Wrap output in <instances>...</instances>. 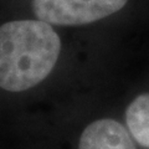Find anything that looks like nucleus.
<instances>
[{
	"instance_id": "1",
	"label": "nucleus",
	"mask_w": 149,
	"mask_h": 149,
	"mask_svg": "<svg viewBox=\"0 0 149 149\" xmlns=\"http://www.w3.org/2000/svg\"><path fill=\"white\" fill-rule=\"evenodd\" d=\"M61 40L49 22L14 20L0 26V88L21 92L35 87L57 63Z\"/></svg>"
},
{
	"instance_id": "2",
	"label": "nucleus",
	"mask_w": 149,
	"mask_h": 149,
	"mask_svg": "<svg viewBox=\"0 0 149 149\" xmlns=\"http://www.w3.org/2000/svg\"><path fill=\"white\" fill-rule=\"evenodd\" d=\"M128 0H32L39 20L51 25L74 26L102 20L123 9Z\"/></svg>"
},
{
	"instance_id": "3",
	"label": "nucleus",
	"mask_w": 149,
	"mask_h": 149,
	"mask_svg": "<svg viewBox=\"0 0 149 149\" xmlns=\"http://www.w3.org/2000/svg\"><path fill=\"white\" fill-rule=\"evenodd\" d=\"M78 149H137L129 130L116 119L102 118L83 129Z\"/></svg>"
},
{
	"instance_id": "4",
	"label": "nucleus",
	"mask_w": 149,
	"mask_h": 149,
	"mask_svg": "<svg viewBox=\"0 0 149 149\" xmlns=\"http://www.w3.org/2000/svg\"><path fill=\"white\" fill-rule=\"evenodd\" d=\"M125 122L134 141L149 149V93H142L130 102Z\"/></svg>"
}]
</instances>
